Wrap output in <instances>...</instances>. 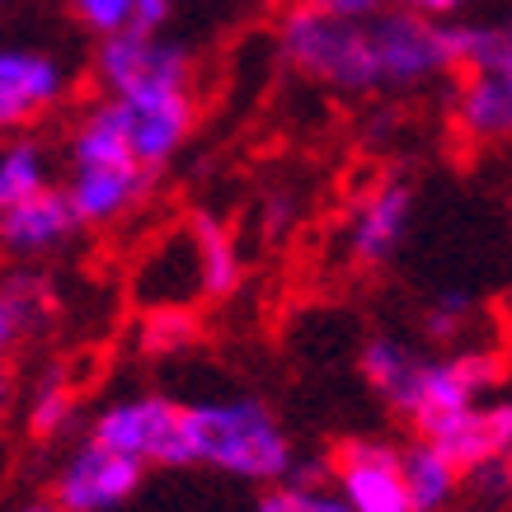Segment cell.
Instances as JSON below:
<instances>
[{
    "mask_svg": "<svg viewBox=\"0 0 512 512\" xmlns=\"http://www.w3.org/2000/svg\"><path fill=\"white\" fill-rule=\"evenodd\" d=\"M268 494L254 503V512H348L339 494H334V484H329L325 466H292V475L278 484H264Z\"/></svg>",
    "mask_w": 512,
    "mask_h": 512,
    "instance_id": "22",
    "label": "cell"
},
{
    "mask_svg": "<svg viewBox=\"0 0 512 512\" xmlns=\"http://www.w3.org/2000/svg\"><path fill=\"white\" fill-rule=\"evenodd\" d=\"M94 80L104 94H151V90H188L193 52L165 33H109L94 47Z\"/></svg>",
    "mask_w": 512,
    "mask_h": 512,
    "instance_id": "5",
    "label": "cell"
},
{
    "mask_svg": "<svg viewBox=\"0 0 512 512\" xmlns=\"http://www.w3.org/2000/svg\"><path fill=\"white\" fill-rule=\"evenodd\" d=\"M10 400V367H5V357H0V409Z\"/></svg>",
    "mask_w": 512,
    "mask_h": 512,
    "instance_id": "30",
    "label": "cell"
},
{
    "mask_svg": "<svg viewBox=\"0 0 512 512\" xmlns=\"http://www.w3.org/2000/svg\"><path fill=\"white\" fill-rule=\"evenodd\" d=\"M367 24H372V47H376V76H381L386 94L423 90L437 76H451L447 19H423L400 10V5H386Z\"/></svg>",
    "mask_w": 512,
    "mask_h": 512,
    "instance_id": "4",
    "label": "cell"
},
{
    "mask_svg": "<svg viewBox=\"0 0 512 512\" xmlns=\"http://www.w3.org/2000/svg\"><path fill=\"white\" fill-rule=\"evenodd\" d=\"M268 226H278L273 235H282L292 226V198H287V193H273V198H268Z\"/></svg>",
    "mask_w": 512,
    "mask_h": 512,
    "instance_id": "29",
    "label": "cell"
},
{
    "mask_svg": "<svg viewBox=\"0 0 512 512\" xmlns=\"http://www.w3.org/2000/svg\"><path fill=\"white\" fill-rule=\"evenodd\" d=\"M278 52L311 85H325L339 94H381L367 19H339L320 15L311 5H292L278 24Z\"/></svg>",
    "mask_w": 512,
    "mask_h": 512,
    "instance_id": "2",
    "label": "cell"
},
{
    "mask_svg": "<svg viewBox=\"0 0 512 512\" xmlns=\"http://www.w3.org/2000/svg\"><path fill=\"white\" fill-rule=\"evenodd\" d=\"M19 339H24V329H19L15 311H10V301H5V292H0V357L10 353Z\"/></svg>",
    "mask_w": 512,
    "mask_h": 512,
    "instance_id": "28",
    "label": "cell"
},
{
    "mask_svg": "<svg viewBox=\"0 0 512 512\" xmlns=\"http://www.w3.org/2000/svg\"><path fill=\"white\" fill-rule=\"evenodd\" d=\"M202 343V315L188 301H165L146 306L137 325V348L146 357H184Z\"/></svg>",
    "mask_w": 512,
    "mask_h": 512,
    "instance_id": "19",
    "label": "cell"
},
{
    "mask_svg": "<svg viewBox=\"0 0 512 512\" xmlns=\"http://www.w3.org/2000/svg\"><path fill=\"white\" fill-rule=\"evenodd\" d=\"M400 470H404V489H409L414 512H447L461 498V489H466L461 466L419 433H414V442L400 447Z\"/></svg>",
    "mask_w": 512,
    "mask_h": 512,
    "instance_id": "16",
    "label": "cell"
},
{
    "mask_svg": "<svg viewBox=\"0 0 512 512\" xmlns=\"http://www.w3.org/2000/svg\"><path fill=\"white\" fill-rule=\"evenodd\" d=\"M141 480H146V466H141V461H132L123 451L85 437L62 461V470H57L52 503L62 512H118L127 498L141 489Z\"/></svg>",
    "mask_w": 512,
    "mask_h": 512,
    "instance_id": "9",
    "label": "cell"
},
{
    "mask_svg": "<svg viewBox=\"0 0 512 512\" xmlns=\"http://www.w3.org/2000/svg\"><path fill=\"white\" fill-rule=\"evenodd\" d=\"M47 184H52V151L38 137L10 132V141L0 146V207L29 198Z\"/></svg>",
    "mask_w": 512,
    "mask_h": 512,
    "instance_id": "21",
    "label": "cell"
},
{
    "mask_svg": "<svg viewBox=\"0 0 512 512\" xmlns=\"http://www.w3.org/2000/svg\"><path fill=\"white\" fill-rule=\"evenodd\" d=\"M451 118L461 127V137L475 146H498L512 132V76L498 71H475L456 85Z\"/></svg>",
    "mask_w": 512,
    "mask_h": 512,
    "instance_id": "15",
    "label": "cell"
},
{
    "mask_svg": "<svg viewBox=\"0 0 512 512\" xmlns=\"http://www.w3.org/2000/svg\"><path fill=\"white\" fill-rule=\"evenodd\" d=\"M419 437H428L437 451H447L451 461L461 466V475L480 470L484 461L508 456L512 447V404L489 395L480 404H466L456 414H442L428 428H419Z\"/></svg>",
    "mask_w": 512,
    "mask_h": 512,
    "instance_id": "12",
    "label": "cell"
},
{
    "mask_svg": "<svg viewBox=\"0 0 512 512\" xmlns=\"http://www.w3.org/2000/svg\"><path fill=\"white\" fill-rule=\"evenodd\" d=\"M386 5H400V10H409V15H423V19H456L470 5V0H386Z\"/></svg>",
    "mask_w": 512,
    "mask_h": 512,
    "instance_id": "27",
    "label": "cell"
},
{
    "mask_svg": "<svg viewBox=\"0 0 512 512\" xmlns=\"http://www.w3.org/2000/svg\"><path fill=\"white\" fill-rule=\"evenodd\" d=\"M80 235V221L71 212L62 188H38L29 198L0 207V249L15 259H47L66 249Z\"/></svg>",
    "mask_w": 512,
    "mask_h": 512,
    "instance_id": "13",
    "label": "cell"
},
{
    "mask_svg": "<svg viewBox=\"0 0 512 512\" xmlns=\"http://www.w3.org/2000/svg\"><path fill=\"white\" fill-rule=\"evenodd\" d=\"M188 240H193V259H198V296L226 301V296L240 292L245 259H240V240H235L231 226L202 212V217H193V226H188Z\"/></svg>",
    "mask_w": 512,
    "mask_h": 512,
    "instance_id": "17",
    "label": "cell"
},
{
    "mask_svg": "<svg viewBox=\"0 0 512 512\" xmlns=\"http://www.w3.org/2000/svg\"><path fill=\"white\" fill-rule=\"evenodd\" d=\"M19 512H62V508H57L52 498H38V503H24V508H19Z\"/></svg>",
    "mask_w": 512,
    "mask_h": 512,
    "instance_id": "31",
    "label": "cell"
},
{
    "mask_svg": "<svg viewBox=\"0 0 512 512\" xmlns=\"http://www.w3.org/2000/svg\"><path fill=\"white\" fill-rule=\"evenodd\" d=\"M113 118L123 127V141L141 170L160 174L170 165L184 141L193 137L198 123V104L193 90H151V94H104Z\"/></svg>",
    "mask_w": 512,
    "mask_h": 512,
    "instance_id": "7",
    "label": "cell"
},
{
    "mask_svg": "<svg viewBox=\"0 0 512 512\" xmlns=\"http://www.w3.org/2000/svg\"><path fill=\"white\" fill-rule=\"evenodd\" d=\"M296 5H311L320 15H339V19H372L376 10H386V0H296Z\"/></svg>",
    "mask_w": 512,
    "mask_h": 512,
    "instance_id": "26",
    "label": "cell"
},
{
    "mask_svg": "<svg viewBox=\"0 0 512 512\" xmlns=\"http://www.w3.org/2000/svg\"><path fill=\"white\" fill-rule=\"evenodd\" d=\"M470 311H475V301L466 292H442L428 306V315H423V334L433 343H461L470 325Z\"/></svg>",
    "mask_w": 512,
    "mask_h": 512,
    "instance_id": "25",
    "label": "cell"
},
{
    "mask_svg": "<svg viewBox=\"0 0 512 512\" xmlns=\"http://www.w3.org/2000/svg\"><path fill=\"white\" fill-rule=\"evenodd\" d=\"M0 292H5V301H10V311H15L24 334L47 325V315H52V282H47V273H38V268H10V278H0Z\"/></svg>",
    "mask_w": 512,
    "mask_h": 512,
    "instance_id": "24",
    "label": "cell"
},
{
    "mask_svg": "<svg viewBox=\"0 0 512 512\" xmlns=\"http://www.w3.org/2000/svg\"><path fill=\"white\" fill-rule=\"evenodd\" d=\"M90 437L141 461L146 470L184 466V404L170 395H127L94 414Z\"/></svg>",
    "mask_w": 512,
    "mask_h": 512,
    "instance_id": "6",
    "label": "cell"
},
{
    "mask_svg": "<svg viewBox=\"0 0 512 512\" xmlns=\"http://www.w3.org/2000/svg\"><path fill=\"white\" fill-rule=\"evenodd\" d=\"M184 466L221 470L245 484H278L292 475V437L254 395L184 404Z\"/></svg>",
    "mask_w": 512,
    "mask_h": 512,
    "instance_id": "1",
    "label": "cell"
},
{
    "mask_svg": "<svg viewBox=\"0 0 512 512\" xmlns=\"http://www.w3.org/2000/svg\"><path fill=\"white\" fill-rule=\"evenodd\" d=\"M451 71L475 76V71H498L512 76V33L508 24H451L447 19Z\"/></svg>",
    "mask_w": 512,
    "mask_h": 512,
    "instance_id": "18",
    "label": "cell"
},
{
    "mask_svg": "<svg viewBox=\"0 0 512 512\" xmlns=\"http://www.w3.org/2000/svg\"><path fill=\"white\" fill-rule=\"evenodd\" d=\"M76 386H71V376L66 372H43V381L33 386L29 395V414H24V423H29L33 437H62L71 423H76Z\"/></svg>",
    "mask_w": 512,
    "mask_h": 512,
    "instance_id": "23",
    "label": "cell"
},
{
    "mask_svg": "<svg viewBox=\"0 0 512 512\" xmlns=\"http://www.w3.org/2000/svg\"><path fill=\"white\" fill-rule=\"evenodd\" d=\"M414 221V188L404 179H386L376 184L367 198L357 202L353 221H348V259L357 268H381L395 259V249L404 245Z\"/></svg>",
    "mask_w": 512,
    "mask_h": 512,
    "instance_id": "14",
    "label": "cell"
},
{
    "mask_svg": "<svg viewBox=\"0 0 512 512\" xmlns=\"http://www.w3.org/2000/svg\"><path fill=\"white\" fill-rule=\"evenodd\" d=\"M334 494L348 503V512H414L404 489L400 447L386 437H348L334 447L325 466Z\"/></svg>",
    "mask_w": 512,
    "mask_h": 512,
    "instance_id": "8",
    "label": "cell"
},
{
    "mask_svg": "<svg viewBox=\"0 0 512 512\" xmlns=\"http://www.w3.org/2000/svg\"><path fill=\"white\" fill-rule=\"evenodd\" d=\"M156 184V174L123 160V165H71V179L62 184L80 231H104L113 221L132 217L146 193Z\"/></svg>",
    "mask_w": 512,
    "mask_h": 512,
    "instance_id": "11",
    "label": "cell"
},
{
    "mask_svg": "<svg viewBox=\"0 0 512 512\" xmlns=\"http://www.w3.org/2000/svg\"><path fill=\"white\" fill-rule=\"evenodd\" d=\"M503 376H508V357L498 348H461V353H442V357L414 353L404 376L381 400L404 423H414V433H419V428H428L442 414H456L466 404H480L489 395H498Z\"/></svg>",
    "mask_w": 512,
    "mask_h": 512,
    "instance_id": "3",
    "label": "cell"
},
{
    "mask_svg": "<svg viewBox=\"0 0 512 512\" xmlns=\"http://www.w3.org/2000/svg\"><path fill=\"white\" fill-rule=\"evenodd\" d=\"M174 0H71V15L94 33V38H109V33H156L165 29Z\"/></svg>",
    "mask_w": 512,
    "mask_h": 512,
    "instance_id": "20",
    "label": "cell"
},
{
    "mask_svg": "<svg viewBox=\"0 0 512 512\" xmlns=\"http://www.w3.org/2000/svg\"><path fill=\"white\" fill-rule=\"evenodd\" d=\"M71 90L62 57L43 47H0V137L24 132L57 109Z\"/></svg>",
    "mask_w": 512,
    "mask_h": 512,
    "instance_id": "10",
    "label": "cell"
}]
</instances>
